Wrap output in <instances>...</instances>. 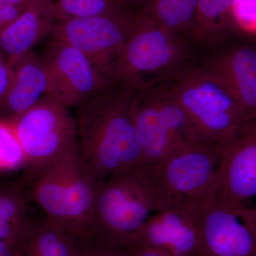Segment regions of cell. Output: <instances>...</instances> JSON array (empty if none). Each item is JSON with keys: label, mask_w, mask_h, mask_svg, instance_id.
Masks as SVG:
<instances>
[{"label": "cell", "mask_w": 256, "mask_h": 256, "mask_svg": "<svg viewBox=\"0 0 256 256\" xmlns=\"http://www.w3.org/2000/svg\"><path fill=\"white\" fill-rule=\"evenodd\" d=\"M132 92L114 88L79 107L80 158L97 188L112 175L144 169L130 108Z\"/></svg>", "instance_id": "obj_1"}, {"label": "cell", "mask_w": 256, "mask_h": 256, "mask_svg": "<svg viewBox=\"0 0 256 256\" xmlns=\"http://www.w3.org/2000/svg\"><path fill=\"white\" fill-rule=\"evenodd\" d=\"M164 206L146 169L112 175L97 188L94 238L127 250L152 214Z\"/></svg>", "instance_id": "obj_2"}, {"label": "cell", "mask_w": 256, "mask_h": 256, "mask_svg": "<svg viewBox=\"0 0 256 256\" xmlns=\"http://www.w3.org/2000/svg\"><path fill=\"white\" fill-rule=\"evenodd\" d=\"M96 194L78 146L34 182L31 197L46 215V222L88 242L94 238Z\"/></svg>", "instance_id": "obj_3"}, {"label": "cell", "mask_w": 256, "mask_h": 256, "mask_svg": "<svg viewBox=\"0 0 256 256\" xmlns=\"http://www.w3.org/2000/svg\"><path fill=\"white\" fill-rule=\"evenodd\" d=\"M183 54L182 42L176 34L136 13L132 31L118 57L100 68L114 88L136 92L154 85V79L175 68Z\"/></svg>", "instance_id": "obj_4"}, {"label": "cell", "mask_w": 256, "mask_h": 256, "mask_svg": "<svg viewBox=\"0 0 256 256\" xmlns=\"http://www.w3.org/2000/svg\"><path fill=\"white\" fill-rule=\"evenodd\" d=\"M130 108L146 172L182 146L200 139L191 119L169 88L151 86L133 92Z\"/></svg>", "instance_id": "obj_5"}, {"label": "cell", "mask_w": 256, "mask_h": 256, "mask_svg": "<svg viewBox=\"0 0 256 256\" xmlns=\"http://www.w3.org/2000/svg\"><path fill=\"white\" fill-rule=\"evenodd\" d=\"M22 148L25 180L33 183L52 165L78 146L77 122L68 108L45 96L10 120Z\"/></svg>", "instance_id": "obj_6"}, {"label": "cell", "mask_w": 256, "mask_h": 256, "mask_svg": "<svg viewBox=\"0 0 256 256\" xmlns=\"http://www.w3.org/2000/svg\"><path fill=\"white\" fill-rule=\"evenodd\" d=\"M169 88L198 137L220 146L252 119L222 80L208 70L185 72Z\"/></svg>", "instance_id": "obj_7"}, {"label": "cell", "mask_w": 256, "mask_h": 256, "mask_svg": "<svg viewBox=\"0 0 256 256\" xmlns=\"http://www.w3.org/2000/svg\"><path fill=\"white\" fill-rule=\"evenodd\" d=\"M220 156V146L198 138L148 172L164 206L197 203L210 196Z\"/></svg>", "instance_id": "obj_8"}, {"label": "cell", "mask_w": 256, "mask_h": 256, "mask_svg": "<svg viewBox=\"0 0 256 256\" xmlns=\"http://www.w3.org/2000/svg\"><path fill=\"white\" fill-rule=\"evenodd\" d=\"M192 256H256L252 208L213 194L198 205V239Z\"/></svg>", "instance_id": "obj_9"}, {"label": "cell", "mask_w": 256, "mask_h": 256, "mask_svg": "<svg viewBox=\"0 0 256 256\" xmlns=\"http://www.w3.org/2000/svg\"><path fill=\"white\" fill-rule=\"evenodd\" d=\"M47 95L66 107H80L114 88L101 69L75 47L52 40L43 57Z\"/></svg>", "instance_id": "obj_10"}, {"label": "cell", "mask_w": 256, "mask_h": 256, "mask_svg": "<svg viewBox=\"0 0 256 256\" xmlns=\"http://www.w3.org/2000/svg\"><path fill=\"white\" fill-rule=\"evenodd\" d=\"M136 14H122L73 18L57 22L50 37L80 50L99 68L114 62L132 31Z\"/></svg>", "instance_id": "obj_11"}, {"label": "cell", "mask_w": 256, "mask_h": 256, "mask_svg": "<svg viewBox=\"0 0 256 256\" xmlns=\"http://www.w3.org/2000/svg\"><path fill=\"white\" fill-rule=\"evenodd\" d=\"M213 195L245 204L256 196V119H250L220 146Z\"/></svg>", "instance_id": "obj_12"}, {"label": "cell", "mask_w": 256, "mask_h": 256, "mask_svg": "<svg viewBox=\"0 0 256 256\" xmlns=\"http://www.w3.org/2000/svg\"><path fill=\"white\" fill-rule=\"evenodd\" d=\"M198 203L166 205L152 214L138 234L136 246L168 256H192L198 239Z\"/></svg>", "instance_id": "obj_13"}, {"label": "cell", "mask_w": 256, "mask_h": 256, "mask_svg": "<svg viewBox=\"0 0 256 256\" xmlns=\"http://www.w3.org/2000/svg\"><path fill=\"white\" fill-rule=\"evenodd\" d=\"M57 22L53 0H28L20 16L0 34V50L10 66L50 36Z\"/></svg>", "instance_id": "obj_14"}, {"label": "cell", "mask_w": 256, "mask_h": 256, "mask_svg": "<svg viewBox=\"0 0 256 256\" xmlns=\"http://www.w3.org/2000/svg\"><path fill=\"white\" fill-rule=\"evenodd\" d=\"M9 87L0 98V119L10 121L36 105L48 92L43 58L32 52L13 66Z\"/></svg>", "instance_id": "obj_15"}, {"label": "cell", "mask_w": 256, "mask_h": 256, "mask_svg": "<svg viewBox=\"0 0 256 256\" xmlns=\"http://www.w3.org/2000/svg\"><path fill=\"white\" fill-rule=\"evenodd\" d=\"M222 80L252 119H256V43L242 44L207 69Z\"/></svg>", "instance_id": "obj_16"}, {"label": "cell", "mask_w": 256, "mask_h": 256, "mask_svg": "<svg viewBox=\"0 0 256 256\" xmlns=\"http://www.w3.org/2000/svg\"><path fill=\"white\" fill-rule=\"evenodd\" d=\"M86 242L45 222L34 226L22 256H80Z\"/></svg>", "instance_id": "obj_17"}, {"label": "cell", "mask_w": 256, "mask_h": 256, "mask_svg": "<svg viewBox=\"0 0 256 256\" xmlns=\"http://www.w3.org/2000/svg\"><path fill=\"white\" fill-rule=\"evenodd\" d=\"M198 0H142L138 14L174 34L196 26Z\"/></svg>", "instance_id": "obj_18"}, {"label": "cell", "mask_w": 256, "mask_h": 256, "mask_svg": "<svg viewBox=\"0 0 256 256\" xmlns=\"http://www.w3.org/2000/svg\"><path fill=\"white\" fill-rule=\"evenodd\" d=\"M34 226L22 188H0V240L24 244Z\"/></svg>", "instance_id": "obj_19"}, {"label": "cell", "mask_w": 256, "mask_h": 256, "mask_svg": "<svg viewBox=\"0 0 256 256\" xmlns=\"http://www.w3.org/2000/svg\"><path fill=\"white\" fill-rule=\"evenodd\" d=\"M54 2L57 22L122 14L128 11L116 0H56Z\"/></svg>", "instance_id": "obj_20"}, {"label": "cell", "mask_w": 256, "mask_h": 256, "mask_svg": "<svg viewBox=\"0 0 256 256\" xmlns=\"http://www.w3.org/2000/svg\"><path fill=\"white\" fill-rule=\"evenodd\" d=\"M236 0H198L196 26L204 35L216 36L230 22V11Z\"/></svg>", "instance_id": "obj_21"}, {"label": "cell", "mask_w": 256, "mask_h": 256, "mask_svg": "<svg viewBox=\"0 0 256 256\" xmlns=\"http://www.w3.org/2000/svg\"><path fill=\"white\" fill-rule=\"evenodd\" d=\"M24 164L22 148L12 124L0 119V170H18Z\"/></svg>", "instance_id": "obj_22"}, {"label": "cell", "mask_w": 256, "mask_h": 256, "mask_svg": "<svg viewBox=\"0 0 256 256\" xmlns=\"http://www.w3.org/2000/svg\"><path fill=\"white\" fill-rule=\"evenodd\" d=\"M230 20L240 31L256 34V0H236L230 11Z\"/></svg>", "instance_id": "obj_23"}, {"label": "cell", "mask_w": 256, "mask_h": 256, "mask_svg": "<svg viewBox=\"0 0 256 256\" xmlns=\"http://www.w3.org/2000/svg\"><path fill=\"white\" fill-rule=\"evenodd\" d=\"M80 256H127V250L98 240L94 244L88 242Z\"/></svg>", "instance_id": "obj_24"}, {"label": "cell", "mask_w": 256, "mask_h": 256, "mask_svg": "<svg viewBox=\"0 0 256 256\" xmlns=\"http://www.w3.org/2000/svg\"><path fill=\"white\" fill-rule=\"evenodd\" d=\"M24 6L0 1V34L10 26L22 13Z\"/></svg>", "instance_id": "obj_25"}, {"label": "cell", "mask_w": 256, "mask_h": 256, "mask_svg": "<svg viewBox=\"0 0 256 256\" xmlns=\"http://www.w3.org/2000/svg\"><path fill=\"white\" fill-rule=\"evenodd\" d=\"M13 68L10 66L8 60L0 50V98L2 97L9 87Z\"/></svg>", "instance_id": "obj_26"}, {"label": "cell", "mask_w": 256, "mask_h": 256, "mask_svg": "<svg viewBox=\"0 0 256 256\" xmlns=\"http://www.w3.org/2000/svg\"><path fill=\"white\" fill-rule=\"evenodd\" d=\"M23 245L0 240V256H22Z\"/></svg>", "instance_id": "obj_27"}, {"label": "cell", "mask_w": 256, "mask_h": 256, "mask_svg": "<svg viewBox=\"0 0 256 256\" xmlns=\"http://www.w3.org/2000/svg\"><path fill=\"white\" fill-rule=\"evenodd\" d=\"M127 256H168L162 252L148 248L136 246L127 250Z\"/></svg>", "instance_id": "obj_28"}, {"label": "cell", "mask_w": 256, "mask_h": 256, "mask_svg": "<svg viewBox=\"0 0 256 256\" xmlns=\"http://www.w3.org/2000/svg\"><path fill=\"white\" fill-rule=\"evenodd\" d=\"M118 4L120 5L124 10L130 11V8L140 6L142 0H116Z\"/></svg>", "instance_id": "obj_29"}, {"label": "cell", "mask_w": 256, "mask_h": 256, "mask_svg": "<svg viewBox=\"0 0 256 256\" xmlns=\"http://www.w3.org/2000/svg\"><path fill=\"white\" fill-rule=\"evenodd\" d=\"M0 1L10 3V4L18 5V6H24V5H26V2H28V0H0Z\"/></svg>", "instance_id": "obj_30"}, {"label": "cell", "mask_w": 256, "mask_h": 256, "mask_svg": "<svg viewBox=\"0 0 256 256\" xmlns=\"http://www.w3.org/2000/svg\"><path fill=\"white\" fill-rule=\"evenodd\" d=\"M252 208V217H254V223H255L256 228V206L254 207V208Z\"/></svg>", "instance_id": "obj_31"}]
</instances>
